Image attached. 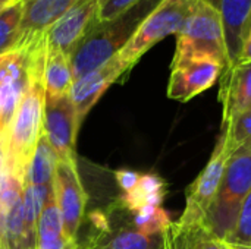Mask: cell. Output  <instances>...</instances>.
Segmentation results:
<instances>
[{"mask_svg": "<svg viewBox=\"0 0 251 249\" xmlns=\"http://www.w3.org/2000/svg\"><path fill=\"white\" fill-rule=\"evenodd\" d=\"M162 0H140L109 21H96L71 54L74 81L116 56Z\"/></svg>", "mask_w": 251, "mask_h": 249, "instance_id": "1", "label": "cell"}, {"mask_svg": "<svg viewBox=\"0 0 251 249\" xmlns=\"http://www.w3.org/2000/svg\"><path fill=\"white\" fill-rule=\"evenodd\" d=\"M250 192L251 151L238 150L229 156L219 189L203 220V226L221 242L234 227Z\"/></svg>", "mask_w": 251, "mask_h": 249, "instance_id": "2", "label": "cell"}, {"mask_svg": "<svg viewBox=\"0 0 251 249\" xmlns=\"http://www.w3.org/2000/svg\"><path fill=\"white\" fill-rule=\"evenodd\" d=\"M196 4L197 0H162L118 53L119 59L132 69L153 45L169 35L181 32L193 15Z\"/></svg>", "mask_w": 251, "mask_h": 249, "instance_id": "3", "label": "cell"}, {"mask_svg": "<svg viewBox=\"0 0 251 249\" xmlns=\"http://www.w3.org/2000/svg\"><path fill=\"white\" fill-rule=\"evenodd\" d=\"M176 54H204L228 68V51L221 13L207 0H197L196 9L176 34Z\"/></svg>", "mask_w": 251, "mask_h": 249, "instance_id": "4", "label": "cell"}, {"mask_svg": "<svg viewBox=\"0 0 251 249\" xmlns=\"http://www.w3.org/2000/svg\"><path fill=\"white\" fill-rule=\"evenodd\" d=\"M225 66L204 54H174L168 82V97L187 103L212 88L222 76Z\"/></svg>", "mask_w": 251, "mask_h": 249, "instance_id": "5", "label": "cell"}, {"mask_svg": "<svg viewBox=\"0 0 251 249\" xmlns=\"http://www.w3.org/2000/svg\"><path fill=\"white\" fill-rule=\"evenodd\" d=\"M228 158L229 156L226 153V134L222 129L207 164L187 189L185 208L178 220L179 223L203 225L206 213L212 205L222 182Z\"/></svg>", "mask_w": 251, "mask_h": 249, "instance_id": "6", "label": "cell"}, {"mask_svg": "<svg viewBox=\"0 0 251 249\" xmlns=\"http://www.w3.org/2000/svg\"><path fill=\"white\" fill-rule=\"evenodd\" d=\"M53 189L62 213L66 238L78 245V232L85 214L87 194L82 186L76 160H57L54 166Z\"/></svg>", "mask_w": 251, "mask_h": 249, "instance_id": "7", "label": "cell"}, {"mask_svg": "<svg viewBox=\"0 0 251 249\" xmlns=\"http://www.w3.org/2000/svg\"><path fill=\"white\" fill-rule=\"evenodd\" d=\"M81 123L68 95H47L43 109V132L46 134L57 160L75 158L76 135Z\"/></svg>", "mask_w": 251, "mask_h": 249, "instance_id": "8", "label": "cell"}, {"mask_svg": "<svg viewBox=\"0 0 251 249\" xmlns=\"http://www.w3.org/2000/svg\"><path fill=\"white\" fill-rule=\"evenodd\" d=\"M129 70L131 69L116 54L103 66L82 75L81 78L72 82L69 97L76 110L79 123H82L91 107H94V104L100 100L104 91L124 75H126Z\"/></svg>", "mask_w": 251, "mask_h": 249, "instance_id": "9", "label": "cell"}, {"mask_svg": "<svg viewBox=\"0 0 251 249\" xmlns=\"http://www.w3.org/2000/svg\"><path fill=\"white\" fill-rule=\"evenodd\" d=\"M219 101L222 104V128L251 109V63H238L221 76Z\"/></svg>", "mask_w": 251, "mask_h": 249, "instance_id": "10", "label": "cell"}, {"mask_svg": "<svg viewBox=\"0 0 251 249\" xmlns=\"http://www.w3.org/2000/svg\"><path fill=\"white\" fill-rule=\"evenodd\" d=\"M221 13L228 51V68L235 65L251 26V0H207ZM226 68V69H228Z\"/></svg>", "mask_w": 251, "mask_h": 249, "instance_id": "11", "label": "cell"}, {"mask_svg": "<svg viewBox=\"0 0 251 249\" xmlns=\"http://www.w3.org/2000/svg\"><path fill=\"white\" fill-rule=\"evenodd\" d=\"M76 0H24L21 37L47 32Z\"/></svg>", "mask_w": 251, "mask_h": 249, "instance_id": "12", "label": "cell"}, {"mask_svg": "<svg viewBox=\"0 0 251 249\" xmlns=\"http://www.w3.org/2000/svg\"><path fill=\"white\" fill-rule=\"evenodd\" d=\"M79 249H163V235L146 236L129 227L118 229L116 232L96 233L87 242L79 244Z\"/></svg>", "mask_w": 251, "mask_h": 249, "instance_id": "13", "label": "cell"}, {"mask_svg": "<svg viewBox=\"0 0 251 249\" xmlns=\"http://www.w3.org/2000/svg\"><path fill=\"white\" fill-rule=\"evenodd\" d=\"M44 90L47 95H68L74 82L71 57L57 45L47 43L44 75Z\"/></svg>", "mask_w": 251, "mask_h": 249, "instance_id": "14", "label": "cell"}, {"mask_svg": "<svg viewBox=\"0 0 251 249\" xmlns=\"http://www.w3.org/2000/svg\"><path fill=\"white\" fill-rule=\"evenodd\" d=\"M163 249H228L203 225L171 223L163 232Z\"/></svg>", "mask_w": 251, "mask_h": 249, "instance_id": "15", "label": "cell"}, {"mask_svg": "<svg viewBox=\"0 0 251 249\" xmlns=\"http://www.w3.org/2000/svg\"><path fill=\"white\" fill-rule=\"evenodd\" d=\"M166 195V183L156 173H144L140 176L138 183L129 192L122 194L119 198V205L129 211L137 213L143 207L153 205L160 207Z\"/></svg>", "mask_w": 251, "mask_h": 249, "instance_id": "16", "label": "cell"}, {"mask_svg": "<svg viewBox=\"0 0 251 249\" xmlns=\"http://www.w3.org/2000/svg\"><path fill=\"white\" fill-rule=\"evenodd\" d=\"M56 154L43 132L38 138V142L35 145V150L32 153L25 182L37 185V186H51L53 178H54V166H56Z\"/></svg>", "mask_w": 251, "mask_h": 249, "instance_id": "17", "label": "cell"}, {"mask_svg": "<svg viewBox=\"0 0 251 249\" xmlns=\"http://www.w3.org/2000/svg\"><path fill=\"white\" fill-rule=\"evenodd\" d=\"M51 189H53V185L37 186L28 182H25L24 185V197H22L24 223H25V232H26L29 247L32 249H35L37 247V226H38L40 214Z\"/></svg>", "mask_w": 251, "mask_h": 249, "instance_id": "18", "label": "cell"}, {"mask_svg": "<svg viewBox=\"0 0 251 249\" xmlns=\"http://www.w3.org/2000/svg\"><path fill=\"white\" fill-rule=\"evenodd\" d=\"M24 0L4 7L0 12V54L10 51L21 41V21Z\"/></svg>", "mask_w": 251, "mask_h": 249, "instance_id": "19", "label": "cell"}, {"mask_svg": "<svg viewBox=\"0 0 251 249\" xmlns=\"http://www.w3.org/2000/svg\"><path fill=\"white\" fill-rule=\"evenodd\" d=\"M171 216L162 207L147 205L134 214V227L137 232L146 236L163 235V232L171 226Z\"/></svg>", "mask_w": 251, "mask_h": 249, "instance_id": "20", "label": "cell"}, {"mask_svg": "<svg viewBox=\"0 0 251 249\" xmlns=\"http://www.w3.org/2000/svg\"><path fill=\"white\" fill-rule=\"evenodd\" d=\"M222 244L228 249H251V192L238 213L234 227Z\"/></svg>", "mask_w": 251, "mask_h": 249, "instance_id": "21", "label": "cell"}, {"mask_svg": "<svg viewBox=\"0 0 251 249\" xmlns=\"http://www.w3.org/2000/svg\"><path fill=\"white\" fill-rule=\"evenodd\" d=\"M222 129L226 134L228 156L238 150L251 151V109Z\"/></svg>", "mask_w": 251, "mask_h": 249, "instance_id": "22", "label": "cell"}, {"mask_svg": "<svg viewBox=\"0 0 251 249\" xmlns=\"http://www.w3.org/2000/svg\"><path fill=\"white\" fill-rule=\"evenodd\" d=\"M140 0H100L97 21H109L122 12L128 10L134 4H137Z\"/></svg>", "mask_w": 251, "mask_h": 249, "instance_id": "23", "label": "cell"}, {"mask_svg": "<svg viewBox=\"0 0 251 249\" xmlns=\"http://www.w3.org/2000/svg\"><path fill=\"white\" fill-rule=\"evenodd\" d=\"M140 173L138 172H134V170H128V169H121V170H116L115 172V178H116V182L119 185V188L122 189V192H129L131 189L135 188V185L138 183L140 181Z\"/></svg>", "mask_w": 251, "mask_h": 249, "instance_id": "24", "label": "cell"}, {"mask_svg": "<svg viewBox=\"0 0 251 249\" xmlns=\"http://www.w3.org/2000/svg\"><path fill=\"white\" fill-rule=\"evenodd\" d=\"M241 65V63H251V26L244 38V43H243V47H241V51H240V56L235 62V65ZM234 66V65H232Z\"/></svg>", "mask_w": 251, "mask_h": 249, "instance_id": "25", "label": "cell"}, {"mask_svg": "<svg viewBox=\"0 0 251 249\" xmlns=\"http://www.w3.org/2000/svg\"><path fill=\"white\" fill-rule=\"evenodd\" d=\"M6 166V131L0 134V172Z\"/></svg>", "mask_w": 251, "mask_h": 249, "instance_id": "26", "label": "cell"}, {"mask_svg": "<svg viewBox=\"0 0 251 249\" xmlns=\"http://www.w3.org/2000/svg\"><path fill=\"white\" fill-rule=\"evenodd\" d=\"M13 3H18V1H15V0H0V12H1L4 7H7V6L13 4Z\"/></svg>", "mask_w": 251, "mask_h": 249, "instance_id": "27", "label": "cell"}, {"mask_svg": "<svg viewBox=\"0 0 251 249\" xmlns=\"http://www.w3.org/2000/svg\"><path fill=\"white\" fill-rule=\"evenodd\" d=\"M4 248V244H3V216L0 214V249Z\"/></svg>", "mask_w": 251, "mask_h": 249, "instance_id": "28", "label": "cell"}, {"mask_svg": "<svg viewBox=\"0 0 251 249\" xmlns=\"http://www.w3.org/2000/svg\"><path fill=\"white\" fill-rule=\"evenodd\" d=\"M7 129V125L4 123V119H3V113H1V109H0V134L4 132Z\"/></svg>", "mask_w": 251, "mask_h": 249, "instance_id": "29", "label": "cell"}, {"mask_svg": "<svg viewBox=\"0 0 251 249\" xmlns=\"http://www.w3.org/2000/svg\"><path fill=\"white\" fill-rule=\"evenodd\" d=\"M15 1H22V0H15Z\"/></svg>", "mask_w": 251, "mask_h": 249, "instance_id": "30", "label": "cell"}, {"mask_svg": "<svg viewBox=\"0 0 251 249\" xmlns=\"http://www.w3.org/2000/svg\"><path fill=\"white\" fill-rule=\"evenodd\" d=\"M1 249H4V248H1Z\"/></svg>", "mask_w": 251, "mask_h": 249, "instance_id": "31", "label": "cell"}]
</instances>
